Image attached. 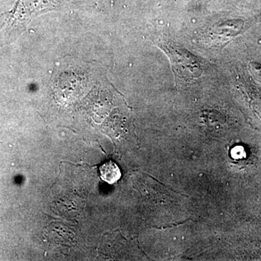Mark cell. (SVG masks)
Returning <instances> with one entry per match:
<instances>
[{"instance_id": "6da1fadb", "label": "cell", "mask_w": 261, "mask_h": 261, "mask_svg": "<svg viewBox=\"0 0 261 261\" xmlns=\"http://www.w3.org/2000/svg\"><path fill=\"white\" fill-rule=\"evenodd\" d=\"M158 45L169 58L176 83H192L202 75L200 61L190 51L170 42H159Z\"/></svg>"}, {"instance_id": "7a4b0ae2", "label": "cell", "mask_w": 261, "mask_h": 261, "mask_svg": "<svg viewBox=\"0 0 261 261\" xmlns=\"http://www.w3.org/2000/svg\"><path fill=\"white\" fill-rule=\"evenodd\" d=\"M58 0H18L14 9L7 14V23L28 22L36 15L56 9Z\"/></svg>"}, {"instance_id": "3957f363", "label": "cell", "mask_w": 261, "mask_h": 261, "mask_svg": "<svg viewBox=\"0 0 261 261\" xmlns=\"http://www.w3.org/2000/svg\"><path fill=\"white\" fill-rule=\"evenodd\" d=\"M99 173H100L101 178L108 184L116 183L121 176L119 168L112 161L104 163L99 168Z\"/></svg>"}]
</instances>
